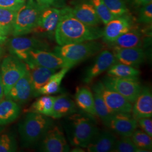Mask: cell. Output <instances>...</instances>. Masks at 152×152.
Here are the masks:
<instances>
[{
	"instance_id": "cell-1",
	"label": "cell",
	"mask_w": 152,
	"mask_h": 152,
	"mask_svg": "<svg viewBox=\"0 0 152 152\" xmlns=\"http://www.w3.org/2000/svg\"><path fill=\"white\" fill-rule=\"evenodd\" d=\"M103 35L102 28L81 22L71 14L67 7L61 10L60 20L54 36L59 46L96 40Z\"/></svg>"
},
{
	"instance_id": "cell-2",
	"label": "cell",
	"mask_w": 152,
	"mask_h": 152,
	"mask_svg": "<svg viewBox=\"0 0 152 152\" xmlns=\"http://www.w3.org/2000/svg\"><path fill=\"white\" fill-rule=\"evenodd\" d=\"M65 129L71 144L75 147L87 148L99 131L87 116L74 113L66 117Z\"/></svg>"
},
{
	"instance_id": "cell-3",
	"label": "cell",
	"mask_w": 152,
	"mask_h": 152,
	"mask_svg": "<svg viewBox=\"0 0 152 152\" xmlns=\"http://www.w3.org/2000/svg\"><path fill=\"white\" fill-rule=\"evenodd\" d=\"M54 125L50 117L34 112H27L24 119L19 125V132L23 146L31 147L42 139Z\"/></svg>"
},
{
	"instance_id": "cell-4",
	"label": "cell",
	"mask_w": 152,
	"mask_h": 152,
	"mask_svg": "<svg viewBox=\"0 0 152 152\" xmlns=\"http://www.w3.org/2000/svg\"><path fill=\"white\" fill-rule=\"evenodd\" d=\"M104 49V45L96 40L56 46L54 53L73 66L80 63Z\"/></svg>"
},
{
	"instance_id": "cell-5",
	"label": "cell",
	"mask_w": 152,
	"mask_h": 152,
	"mask_svg": "<svg viewBox=\"0 0 152 152\" xmlns=\"http://www.w3.org/2000/svg\"><path fill=\"white\" fill-rule=\"evenodd\" d=\"M45 7L37 1L28 0L16 12L11 32L14 36H21L31 33L36 26L39 16Z\"/></svg>"
},
{
	"instance_id": "cell-6",
	"label": "cell",
	"mask_w": 152,
	"mask_h": 152,
	"mask_svg": "<svg viewBox=\"0 0 152 152\" xmlns=\"http://www.w3.org/2000/svg\"><path fill=\"white\" fill-rule=\"evenodd\" d=\"M27 69L25 62L14 55L5 57L0 66V73L6 96Z\"/></svg>"
},
{
	"instance_id": "cell-7",
	"label": "cell",
	"mask_w": 152,
	"mask_h": 152,
	"mask_svg": "<svg viewBox=\"0 0 152 152\" xmlns=\"http://www.w3.org/2000/svg\"><path fill=\"white\" fill-rule=\"evenodd\" d=\"M102 82L105 87L119 93L131 103H134L142 88L137 78H125L108 75L104 77Z\"/></svg>"
},
{
	"instance_id": "cell-8",
	"label": "cell",
	"mask_w": 152,
	"mask_h": 152,
	"mask_svg": "<svg viewBox=\"0 0 152 152\" xmlns=\"http://www.w3.org/2000/svg\"><path fill=\"white\" fill-rule=\"evenodd\" d=\"M8 49L11 55L15 56L24 62L27 58L28 53L32 50H47L49 44L35 37L14 36L7 42Z\"/></svg>"
},
{
	"instance_id": "cell-9",
	"label": "cell",
	"mask_w": 152,
	"mask_h": 152,
	"mask_svg": "<svg viewBox=\"0 0 152 152\" xmlns=\"http://www.w3.org/2000/svg\"><path fill=\"white\" fill-rule=\"evenodd\" d=\"M92 88L101 95L105 103L113 113H131L132 103L119 93L105 87L102 82L95 83Z\"/></svg>"
},
{
	"instance_id": "cell-10",
	"label": "cell",
	"mask_w": 152,
	"mask_h": 152,
	"mask_svg": "<svg viewBox=\"0 0 152 152\" xmlns=\"http://www.w3.org/2000/svg\"><path fill=\"white\" fill-rule=\"evenodd\" d=\"M25 63L33 64L53 69H59L65 67L73 66L55 53L43 50H32L28 53Z\"/></svg>"
},
{
	"instance_id": "cell-11",
	"label": "cell",
	"mask_w": 152,
	"mask_h": 152,
	"mask_svg": "<svg viewBox=\"0 0 152 152\" xmlns=\"http://www.w3.org/2000/svg\"><path fill=\"white\" fill-rule=\"evenodd\" d=\"M39 150L45 152H68L70 148L61 129L53 125L40 140Z\"/></svg>"
},
{
	"instance_id": "cell-12",
	"label": "cell",
	"mask_w": 152,
	"mask_h": 152,
	"mask_svg": "<svg viewBox=\"0 0 152 152\" xmlns=\"http://www.w3.org/2000/svg\"><path fill=\"white\" fill-rule=\"evenodd\" d=\"M60 16V10L51 7L44 9L32 32L49 38H53Z\"/></svg>"
},
{
	"instance_id": "cell-13",
	"label": "cell",
	"mask_w": 152,
	"mask_h": 152,
	"mask_svg": "<svg viewBox=\"0 0 152 152\" xmlns=\"http://www.w3.org/2000/svg\"><path fill=\"white\" fill-rule=\"evenodd\" d=\"M117 62L112 52L108 50H102L91 65L86 68L82 81L86 84L91 83L97 77L108 71L112 65Z\"/></svg>"
},
{
	"instance_id": "cell-14",
	"label": "cell",
	"mask_w": 152,
	"mask_h": 152,
	"mask_svg": "<svg viewBox=\"0 0 152 152\" xmlns=\"http://www.w3.org/2000/svg\"><path fill=\"white\" fill-rule=\"evenodd\" d=\"M33 96H34V88L30 75L27 69L5 97L6 99H10L18 104H23L27 103Z\"/></svg>"
},
{
	"instance_id": "cell-15",
	"label": "cell",
	"mask_w": 152,
	"mask_h": 152,
	"mask_svg": "<svg viewBox=\"0 0 152 152\" xmlns=\"http://www.w3.org/2000/svg\"><path fill=\"white\" fill-rule=\"evenodd\" d=\"M105 25L102 37L104 42L108 45L114 42L122 34L134 28L133 22L129 15L114 18Z\"/></svg>"
},
{
	"instance_id": "cell-16",
	"label": "cell",
	"mask_w": 152,
	"mask_h": 152,
	"mask_svg": "<svg viewBox=\"0 0 152 152\" xmlns=\"http://www.w3.org/2000/svg\"><path fill=\"white\" fill-rule=\"evenodd\" d=\"M138 126L137 120L132 114L117 113L112 116L107 127L121 136L130 137Z\"/></svg>"
},
{
	"instance_id": "cell-17",
	"label": "cell",
	"mask_w": 152,
	"mask_h": 152,
	"mask_svg": "<svg viewBox=\"0 0 152 152\" xmlns=\"http://www.w3.org/2000/svg\"><path fill=\"white\" fill-rule=\"evenodd\" d=\"M67 8L73 16L87 25L98 26L101 22L90 0L82 1L72 7Z\"/></svg>"
},
{
	"instance_id": "cell-18",
	"label": "cell",
	"mask_w": 152,
	"mask_h": 152,
	"mask_svg": "<svg viewBox=\"0 0 152 152\" xmlns=\"http://www.w3.org/2000/svg\"><path fill=\"white\" fill-rule=\"evenodd\" d=\"M112 53L118 62L135 68L141 65L145 59V53L141 48L113 47Z\"/></svg>"
},
{
	"instance_id": "cell-19",
	"label": "cell",
	"mask_w": 152,
	"mask_h": 152,
	"mask_svg": "<svg viewBox=\"0 0 152 152\" xmlns=\"http://www.w3.org/2000/svg\"><path fill=\"white\" fill-rule=\"evenodd\" d=\"M134 103L131 113L135 119L137 120L144 117H152V94L149 87L141 88Z\"/></svg>"
},
{
	"instance_id": "cell-20",
	"label": "cell",
	"mask_w": 152,
	"mask_h": 152,
	"mask_svg": "<svg viewBox=\"0 0 152 152\" xmlns=\"http://www.w3.org/2000/svg\"><path fill=\"white\" fill-rule=\"evenodd\" d=\"M117 139L108 131H99L97 135L87 146L88 152H112Z\"/></svg>"
},
{
	"instance_id": "cell-21",
	"label": "cell",
	"mask_w": 152,
	"mask_h": 152,
	"mask_svg": "<svg viewBox=\"0 0 152 152\" xmlns=\"http://www.w3.org/2000/svg\"><path fill=\"white\" fill-rule=\"evenodd\" d=\"M77 112V107L76 103L68 96L64 94L56 96L50 117L59 119Z\"/></svg>"
},
{
	"instance_id": "cell-22",
	"label": "cell",
	"mask_w": 152,
	"mask_h": 152,
	"mask_svg": "<svg viewBox=\"0 0 152 152\" xmlns=\"http://www.w3.org/2000/svg\"><path fill=\"white\" fill-rule=\"evenodd\" d=\"M26 65L31 78L34 95L36 92L49 81L51 76L56 72V70L33 64H26Z\"/></svg>"
},
{
	"instance_id": "cell-23",
	"label": "cell",
	"mask_w": 152,
	"mask_h": 152,
	"mask_svg": "<svg viewBox=\"0 0 152 152\" xmlns=\"http://www.w3.org/2000/svg\"><path fill=\"white\" fill-rule=\"evenodd\" d=\"M75 98L76 104L79 108L91 115H96L93 92L88 87H78Z\"/></svg>"
},
{
	"instance_id": "cell-24",
	"label": "cell",
	"mask_w": 152,
	"mask_h": 152,
	"mask_svg": "<svg viewBox=\"0 0 152 152\" xmlns=\"http://www.w3.org/2000/svg\"><path fill=\"white\" fill-rule=\"evenodd\" d=\"M142 43L143 37L142 33L134 28L120 36L114 42L109 45L112 47L121 48H141Z\"/></svg>"
},
{
	"instance_id": "cell-25",
	"label": "cell",
	"mask_w": 152,
	"mask_h": 152,
	"mask_svg": "<svg viewBox=\"0 0 152 152\" xmlns=\"http://www.w3.org/2000/svg\"><path fill=\"white\" fill-rule=\"evenodd\" d=\"M20 105L10 99L0 102V126L11 124L18 118L20 113Z\"/></svg>"
},
{
	"instance_id": "cell-26",
	"label": "cell",
	"mask_w": 152,
	"mask_h": 152,
	"mask_svg": "<svg viewBox=\"0 0 152 152\" xmlns=\"http://www.w3.org/2000/svg\"><path fill=\"white\" fill-rule=\"evenodd\" d=\"M68 67L61 68L60 71L55 72L50 78L49 81L44 85L40 88L34 94V96L40 95H50L54 94L60 91V86L61 82L64 78L66 73L71 69Z\"/></svg>"
},
{
	"instance_id": "cell-27",
	"label": "cell",
	"mask_w": 152,
	"mask_h": 152,
	"mask_svg": "<svg viewBox=\"0 0 152 152\" xmlns=\"http://www.w3.org/2000/svg\"><path fill=\"white\" fill-rule=\"evenodd\" d=\"M107 75L120 78H137L140 75V71L135 67L117 62L109 68Z\"/></svg>"
},
{
	"instance_id": "cell-28",
	"label": "cell",
	"mask_w": 152,
	"mask_h": 152,
	"mask_svg": "<svg viewBox=\"0 0 152 152\" xmlns=\"http://www.w3.org/2000/svg\"><path fill=\"white\" fill-rule=\"evenodd\" d=\"M56 96L44 95L34 102L26 112H34L51 117Z\"/></svg>"
},
{
	"instance_id": "cell-29",
	"label": "cell",
	"mask_w": 152,
	"mask_h": 152,
	"mask_svg": "<svg viewBox=\"0 0 152 152\" xmlns=\"http://www.w3.org/2000/svg\"><path fill=\"white\" fill-rule=\"evenodd\" d=\"M92 91L96 115L103 121L104 125L107 126L112 116L114 113L108 108L101 95L95 90L92 89Z\"/></svg>"
},
{
	"instance_id": "cell-30",
	"label": "cell",
	"mask_w": 152,
	"mask_h": 152,
	"mask_svg": "<svg viewBox=\"0 0 152 152\" xmlns=\"http://www.w3.org/2000/svg\"><path fill=\"white\" fill-rule=\"evenodd\" d=\"M132 140L139 152H150L152 150V137L142 130L137 129L134 131L130 136Z\"/></svg>"
},
{
	"instance_id": "cell-31",
	"label": "cell",
	"mask_w": 152,
	"mask_h": 152,
	"mask_svg": "<svg viewBox=\"0 0 152 152\" xmlns=\"http://www.w3.org/2000/svg\"><path fill=\"white\" fill-rule=\"evenodd\" d=\"M115 18L129 15V10L124 0H103Z\"/></svg>"
},
{
	"instance_id": "cell-32",
	"label": "cell",
	"mask_w": 152,
	"mask_h": 152,
	"mask_svg": "<svg viewBox=\"0 0 152 152\" xmlns=\"http://www.w3.org/2000/svg\"><path fill=\"white\" fill-rule=\"evenodd\" d=\"M96 11L101 22L104 24L114 19V16L112 14L103 0H90Z\"/></svg>"
},
{
	"instance_id": "cell-33",
	"label": "cell",
	"mask_w": 152,
	"mask_h": 152,
	"mask_svg": "<svg viewBox=\"0 0 152 152\" xmlns=\"http://www.w3.org/2000/svg\"><path fill=\"white\" fill-rule=\"evenodd\" d=\"M16 12L15 10L0 8V26L10 33L15 21Z\"/></svg>"
},
{
	"instance_id": "cell-34",
	"label": "cell",
	"mask_w": 152,
	"mask_h": 152,
	"mask_svg": "<svg viewBox=\"0 0 152 152\" xmlns=\"http://www.w3.org/2000/svg\"><path fill=\"white\" fill-rule=\"evenodd\" d=\"M138 149L130 137L121 136L120 139L117 140L112 152H137Z\"/></svg>"
},
{
	"instance_id": "cell-35",
	"label": "cell",
	"mask_w": 152,
	"mask_h": 152,
	"mask_svg": "<svg viewBox=\"0 0 152 152\" xmlns=\"http://www.w3.org/2000/svg\"><path fill=\"white\" fill-rule=\"evenodd\" d=\"M17 144L15 137L10 134L0 136V152H16Z\"/></svg>"
},
{
	"instance_id": "cell-36",
	"label": "cell",
	"mask_w": 152,
	"mask_h": 152,
	"mask_svg": "<svg viewBox=\"0 0 152 152\" xmlns=\"http://www.w3.org/2000/svg\"><path fill=\"white\" fill-rule=\"evenodd\" d=\"M138 21L141 23L151 24L152 21V3L141 6Z\"/></svg>"
},
{
	"instance_id": "cell-37",
	"label": "cell",
	"mask_w": 152,
	"mask_h": 152,
	"mask_svg": "<svg viewBox=\"0 0 152 152\" xmlns=\"http://www.w3.org/2000/svg\"><path fill=\"white\" fill-rule=\"evenodd\" d=\"M25 3V0H0V8L18 11Z\"/></svg>"
},
{
	"instance_id": "cell-38",
	"label": "cell",
	"mask_w": 152,
	"mask_h": 152,
	"mask_svg": "<svg viewBox=\"0 0 152 152\" xmlns=\"http://www.w3.org/2000/svg\"><path fill=\"white\" fill-rule=\"evenodd\" d=\"M138 125L142 130L152 137V120L151 117H144L137 120Z\"/></svg>"
},
{
	"instance_id": "cell-39",
	"label": "cell",
	"mask_w": 152,
	"mask_h": 152,
	"mask_svg": "<svg viewBox=\"0 0 152 152\" xmlns=\"http://www.w3.org/2000/svg\"><path fill=\"white\" fill-rule=\"evenodd\" d=\"M10 33L8 32L4 28L0 26V45L5 44L8 39V35Z\"/></svg>"
},
{
	"instance_id": "cell-40",
	"label": "cell",
	"mask_w": 152,
	"mask_h": 152,
	"mask_svg": "<svg viewBox=\"0 0 152 152\" xmlns=\"http://www.w3.org/2000/svg\"><path fill=\"white\" fill-rule=\"evenodd\" d=\"M131 2L136 6H142L152 2V0H130Z\"/></svg>"
},
{
	"instance_id": "cell-41",
	"label": "cell",
	"mask_w": 152,
	"mask_h": 152,
	"mask_svg": "<svg viewBox=\"0 0 152 152\" xmlns=\"http://www.w3.org/2000/svg\"><path fill=\"white\" fill-rule=\"evenodd\" d=\"M38 4L44 7H51L54 4L56 0H37Z\"/></svg>"
},
{
	"instance_id": "cell-42",
	"label": "cell",
	"mask_w": 152,
	"mask_h": 152,
	"mask_svg": "<svg viewBox=\"0 0 152 152\" xmlns=\"http://www.w3.org/2000/svg\"><path fill=\"white\" fill-rule=\"evenodd\" d=\"M4 88H3V85L1 80V73H0V101L2 100V99L4 98Z\"/></svg>"
},
{
	"instance_id": "cell-43",
	"label": "cell",
	"mask_w": 152,
	"mask_h": 152,
	"mask_svg": "<svg viewBox=\"0 0 152 152\" xmlns=\"http://www.w3.org/2000/svg\"><path fill=\"white\" fill-rule=\"evenodd\" d=\"M72 152H85V151H83L82 148L81 147H76V148L72 149Z\"/></svg>"
},
{
	"instance_id": "cell-44",
	"label": "cell",
	"mask_w": 152,
	"mask_h": 152,
	"mask_svg": "<svg viewBox=\"0 0 152 152\" xmlns=\"http://www.w3.org/2000/svg\"><path fill=\"white\" fill-rule=\"evenodd\" d=\"M4 53H5V50L0 45V59L2 58V57L4 55Z\"/></svg>"
},
{
	"instance_id": "cell-45",
	"label": "cell",
	"mask_w": 152,
	"mask_h": 152,
	"mask_svg": "<svg viewBox=\"0 0 152 152\" xmlns=\"http://www.w3.org/2000/svg\"><path fill=\"white\" fill-rule=\"evenodd\" d=\"M4 130V127L2 126H0V133H1Z\"/></svg>"
}]
</instances>
